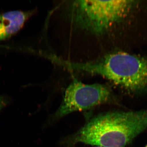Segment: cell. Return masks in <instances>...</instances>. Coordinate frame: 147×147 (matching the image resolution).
<instances>
[{
    "mask_svg": "<svg viewBox=\"0 0 147 147\" xmlns=\"http://www.w3.org/2000/svg\"><path fill=\"white\" fill-rule=\"evenodd\" d=\"M34 13L29 11H13L0 14V41L7 39L18 32Z\"/></svg>",
    "mask_w": 147,
    "mask_h": 147,
    "instance_id": "obj_4",
    "label": "cell"
},
{
    "mask_svg": "<svg viewBox=\"0 0 147 147\" xmlns=\"http://www.w3.org/2000/svg\"><path fill=\"white\" fill-rule=\"evenodd\" d=\"M70 67L71 70L100 75L130 90L147 87V59L127 53H113L92 62H72Z\"/></svg>",
    "mask_w": 147,
    "mask_h": 147,
    "instance_id": "obj_1",
    "label": "cell"
},
{
    "mask_svg": "<svg viewBox=\"0 0 147 147\" xmlns=\"http://www.w3.org/2000/svg\"><path fill=\"white\" fill-rule=\"evenodd\" d=\"M95 147H101V146H97Z\"/></svg>",
    "mask_w": 147,
    "mask_h": 147,
    "instance_id": "obj_6",
    "label": "cell"
},
{
    "mask_svg": "<svg viewBox=\"0 0 147 147\" xmlns=\"http://www.w3.org/2000/svg\"><path fill=\"white\" fill-rule=\"evenodd\" d=\"M112 100L111 91L105 85L84 84L75 79L66 89L63 100L53 118L59 119L73 112L109 103Z\"/></svg>",
    "mask_w": 147,
    "mask_h": 147,
    "instance_id": "obj_3",
    "label": "cell"
},
{
    "mask_svg": "<svg viewBox=\"0 0 147 147\" xmlns=\"http://www.w3.org/2000/svg\"><path fill=\"white\" fill-rule=\"evenodd\" d=\"M147 147V146H146V147Z\"/></svg>",
    "mask_w": 147,
    "mask_h": 147,
    "instance_id": "obj_7",
    "label": "cell"
},
{
    "mask_svg": "<svg viewBox=\"0 0 147 147\" xmlns=\"http://www.w3.org/2000/svg\"><path fill=\"white\" fill-rule=\"evenodd\" d=\"M8 102V100L6 98L0 96V111L6 106Z\"/></svg>",
    "mask_w": 147,
    "mask_h": 147,
    "instance_id": "obj_5",
    "label": "cell"
},
{
    "mask_svg": "<svg viewBox=\"0 0 147 147\" xmlns=\"http://www.w3.org/2000/svg\"><path fill=\"white\" fill-rule=\"evenodd\" d=\"M131 2L125 0L75 1L72 4V17L82 28L101 34L124 16Z\"/></svg>",
    "mask_w": 147,
    "mask_h": 147,
    "instance_id": "obj_2",
    "label": "cell"
}]
</instances>
